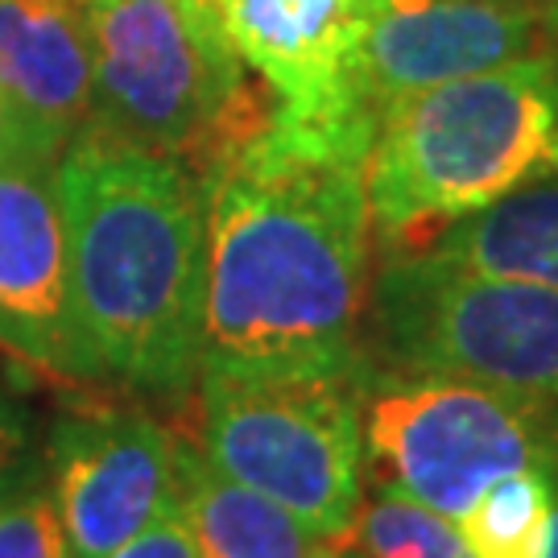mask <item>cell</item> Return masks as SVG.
<instances>
[{"instance_id":"6da1fadb","label":"cell","mask_w":558,"mask_h":558,"mask_svg":"<svg viewBox=\"0 0 558 558\" xmlns=\"http://www.w3.org/2000/svg\"><path fill=\"white\" fill-rule=\"evenodd\" d=\"M373 129L274 120L203 174L199 373L352 377L368 311Z\"/></svg>"},{"instance_id":"7a4b0ae2","label":"cell","mask_w":558,"mask_h":558,"mask_svg":"<svg viewBox=\"0 0 558 558\" xmlns=\"http://www.w3.org/2000/svg\"><path fill=\"white\" fill-rule=\"evenodd\" d=\"M54 179L71 306L92 373L186 393L203 364V179L96 129L66 145Z\"/></svg>"},{"instance_id":"3957f363","label":"cell","mask_w":558,"mask_h":558,"mask_svg":"<svg viewBox=\"0 0 558 558\" xmlns=\"http://www.w3.org/2000/svg\"><path fill=\"white\" fill-rule=\"evenodd\" d=\"M558 174V62L493 66L389 104L364 191L385 257L418 253L463 216Z\"/></svg>"},{"instance_id":"277c9868","label":"cell","mask_w":558,"mask_h":558,"mask_svg":"<svg viewBox=\"0 0 558 558\" xmlns=\"http://www.w3.org/2000/svg\"><path fill=\"white\" fill-rule=\"evenodd\" d=\"M92 46L83 129L207 174L274 120L269 87L195 0H80Z\"/></svg>"},{"instance_id":"5b68a950","label":"cell","mask_w":558,"mask_h":558,"mask_svg":"<svg viewBox=\"0 0 558 558\" xmlns=\"http://www.w3.org/2000/svg\"><path fill=\"white\" fill-rule=\"evenodd\" d=\"M199 377L203 456L319 534L352 542L364 500L352 377Z\"/></svg>"},{"instance_id":"8992f818","label":"cell","mask_w":558,"mask_h":558,"mask_svg":"<svg viewBox=\"0 0 558 558\" xmlns=\"http://www.w3.org/2000/svg\"><path fill=\"white\" fill-rule=\"evenodd\" d=\"M356 410L360 447L380 484L451 521L493 480L542 468L558 442V401L447 373H385Z\"/></svg>"},{"instance_id":"52a82bcc","label":"cell","mask_w":558,"mask_h":558,"mask_svg":"<svg viewBox=\"0 0 558 558\" xmlns=\"http://www.w3.org/2000/svg\"><path fill=\"white\" fill-rule=\"evenodd\" d=\"M373 327L393 373H447L558 401V290L385 257Z\"/></svg>"},{"instance_id":"ba28073f","label":"cell","mask_w":558,"mask_h":558,"mask_svg":"<svg viewBox=\"0 0 558 558\" xmlns=\"http://www.w3.org/2000/svg\"><path fill=\"white\" fill-rule=\"evenodd\" d=\"M179 439L137 410L71 414L50 435V505L71 558H112L179 509Z\"/></svg>"},{"instance_id":"9c48e42d","label":"cell","mask_w":558,"mask_h":558,"mask_svg":"<svg viewBox=\"0 0 558 558\" xmlns=\"http://www.w3.org/2000/svg\"><path fill=\"white\" fill-rule=\"evenodd\" d=\"M538 54H550L538 0H389L356 54L352 108L377 129L414 92Z\"/></svg>"},{"instance_id":"30bf717a","label":"cell","mask_w":558,"mask_h":558,"mask_svg":"<svg viewBox=\"0 0 558 558\" xmlns=\"http://www.w3.org/2000/svg\"><path fill=\"white\" fill-rule=\"evenodd\" d=\"M59 161L0 149V348L50 377H96L71 306Z\"/></svg>"},{"instance_id":"8fae6325","label":"cell","mask_w":558,"mask_h":558,"mask_svg":"<svg viewBox=\"0 0 558 558\" xmlns=\"http://www.w3.org/2000/svg\"><path fill=\"white\" fill-rule=\"evenodd\" d=\"M389 0H216V21L286 120L360 124L352 71Z\"/></svg>"},{"instance_id":"7c38bea8","label":"cell","mask_w":558,"mask_h":558,"mask_svg":"<svg viewBox=\"0 0 558 558\" xmlns=\"http://www.w3.org/2000/svg\"><path fill=\"white\" fill-rule=\"evenodd\" d=\"M92 117L80 0H0V149L59 161Z\"/></svg>"},{"instance_id":"4fadbf2b","label":"cell","mask_w":558,"mask_h":558,"mask_svg":"<svg viewBox=\"0 0 558 558\" xmlns=\"http://www.w3.org/2000/svg\"><path fill=\"white\" fill-rule=\"evenodd\" d=\"M179 468V513L191 525L203 558H311L336 538L281 509L278 500L223 476L199 447H174Z\"/></svg>"},{"instance_id":"5bb4252c","label":"cell","mask_w":558,"mask_h":558,"mask_svg":"<svg viewBox=\"0 0 558 558\" xmlns=\"http://www.w3.org/2000/svg\"><path fill=\"white\" fill-rule=\"evenodd\" d=\"M405 257H422L459 274L534 281L558 290V174L476 216H463Z\"/></svg>"},{"instance_id":"9a60e30c","label":"cell","mask_w":558,"mask_h":558,"mask_svg":"<svg viewBox=\"0 0 558 558\" xmlns=\"http://www.w3.org/2000/svg\"><path fill=\"white\" fill-rule=\"evenodd\" d=\"M550 484L538 468L493 480L456 521L476 558H542L550 530Z\"/></svg>"},{"instance_id":"2e32d148","label":"cell","mask_w":558,"mask_h":558,"mask_svg":"<svg viewBox=\"0 0 558 558\" xmlns=\"http://www.w3.org/2000/svg\"><path fill=\"white\" fill-rule=\"evenodd\" d=\"M352 550L360 558H476L456 521L389 484L360 500Z\"/></svg>"},{"instance_id":"e0dca14e","label":"cell","mask_w":558,"mask_h":558,"mask_svg":"<svg viewBox=\"0 0 558 558\" xmlns=\"http://www.w3.org/2000/svg\"><path fill=\"white\" fill-rule=\"evenodd\" d=\"M0 558H71L50 493L13 488L0 500Z\"/></svg>"},{"instance_id":"ac0fdd59","label":"cell","mask_w":558,"mask_h":558,"mask_svg":"<svg viewBox=\"0 0 558 558\" xmlns=\"http://www.w3.org/2000/svg\"><path fill=\"white\" fill-rule=\"evenodd\" d=\"M112 558H203V550L179 509H170L149 530H141L133 542H124Z\"/></svg>"},{"instance_id":"d6986e66","label":"cell","mask_w":558,"mask_h":558,"mask_svg":"<svg viewBox=\"0 0 558 558\" xmlns=\"http://www.w3.org/2000/svg\"><path fill=\"white\" fill-rule=\"evenodd\" d=\"M13 472H17V426L0 405V500L13 493Z\"/></svg>"},{"instance_id":"ffe728a7","label":"cell","mask_w":558,"mask_h":558,"mask_svg":"<svg viewBox=\"0 0 558 558\" xmlns=\"http://www.w3.org/2000/svg\"><path fill=\"white\" fill-rule=\"evenodd\" d=\"M542 17H546V38H550V59L558 62V0H542Z\"/></svg>"},{"instance_id":"44dd1931","label":"cell","mask_w":558,"mask_h":558,"mask_svg":"<svg viewBox=\"0 0 558 558\" xmlns=\"http://www.w3.org/2000/svg\"><path fill=\"white\" fill-rule=\"evenodd\" d=\"M348 555V542H336V546H327V550H319V555H311V558H343Z\"/></svg>"},{"instance_id":"7402d4cb","label":"cell","mask_w":558,"mask_h":558,"mask_svg":"<svg viewBox=\"0 0 558 558\" xmlns=\"http://www.w3.org/2000/svg\"><path fill=\"white\" fill-rule=\"evenodd\" d=\"M195 4H199V9H211V4H216V0H195ZM211 13H216V9H211Z\"/></svg>"},{"instance_id":"603a6c76","label":"cell","mask_w":558,"mask_h":558,"mask_svg":"<svg viewBox=\"0 0 558 558\" xmlns=\"http://www.w3.org/2000/svg\"><path fill=\"white\" fill-rule=\"evenodd\" d=\"M343 558H360L356 550H352V542H348V555H343Z\"/></svg>"},{"instance_id":"cb8c5ba5","label":"cell","mask_w":558,"mask_h":558,"mask_svg":"<svg viewBox=\"0 0 558 558\" xmlns=\"http://www.w3.org/2000/svg\"><path fill=\"white\" fill-rule=\"evenodd\" d=\"M538 4H542V0H538Z\"/></svg>"}]
</instances>
